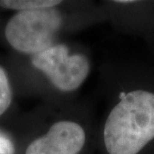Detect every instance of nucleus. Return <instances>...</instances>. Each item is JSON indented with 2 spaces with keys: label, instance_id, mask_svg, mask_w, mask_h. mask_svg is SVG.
I'll return each instance as SVG.
<instances>
[{
  "label": "nucleus",
  "instance_id": "1",
  "mask_svg": "<svg viewBox=\"0 0 154 154\" xmlns=\"http://www.w3.org/2000/svg\"><path fill=\"white\" fill-rule=\"evenodd\" d=\"M154 140V91L122 92L104 123L108 154H139Z\"/></svg>",
  "mask_w": 154,
  "mask_h": 154
},
{
  "label": "nucleus",
  "instance_id": "2",
  "mask_svg": "<svg viewBox=\"0 0 154 154\" xmlns=\"http://www.w3.org/2000/svg\"><path fill=\"white\" fill-rule=\"evenodd\" d=\"M62 21V15L56 7L20 11L8 20L5 37L15 50L35 55L54 44Z\"/></svg>",
  "mask_w": 154,
  "mask_h": 154
},
{
  "label": "nucleus",
  "instance_id": "3",
  "mask_svg": "<svg viewBox=\"0 0 154 154\" xmlns=\"http://www.w3.org/2000/svg\"><path fill=\"white\" fill-rule=\"evenodd\" d=\"M32 65L42 71L54 87L72 92L81 86L90 72V61L82 53H70L65 44H53L33 55Z\"/></svg>",
  "mask_w": 154,
  "mask_h": 154
},
{
  "label": "nucleus",
  "instance_id": "4",
  "mask_svg": "<svg viewBox=\"0 0 154 154\" xmlns=\"http://www.w3.org/2000/svg\"><path fill=\"white\" fill-rule=\"evenodd\" d=\"M86 133L79 123L62 120L53 123L44 135L29 144L25 154H79Z\"/></svg>",
  "mask_w": 154,
  "mask_h": 154
},
{
  "label": "nucleus",
  "instance_id": "5",
  "mask_svg": "<svg viewBox=\"0 0 154 154\" xmlns=\"http://www.w3.org/2000/svg\"><path fill=\"white\" fill-rule=\"evenodd\" d=\"M62 3L58 0H0V6L17 11H33L55 8Z\"/></svg>",
  "mask_w": 154,
  "mask_h": 154
},
{
  "label": "nucleus",
  "instance_id": "6",
  "mask_svg": "<svg viewBox=\"0 0 154 154\" xmlns=\"http://www.w3.org/2000/svg\"><path fill=\"white\" fill-rule=\"evenodd\" d=\"M12 101V90L5 69L0 66V116L6 112Z\"/></svg>",
  "mask_w": 154,
  "mask_h": 154
},
{
  "label": "nucleus",
  "instance_id": "7",
  "mask_svg": "<svg viewBox=\"0 0 154 154\" xmlns=\"http://www.w3.org/2000/svg\"><path fill=\"white\" fill-rule=\"evenodd\" d=\"M15 146L14 143L8 135L0 131V154H14Z\"/></svg>",
  "mask_w": 154,
  "mask_h": 154
},
{
  "label": "nucleus",
  "instance_id": "8",
  "mask_svg": "<svg viewBox=\"0 0 154 154\" xmlns=\"http://www.w3.org/2000/svg\"><path fill=\"white\" fill-rule=\"evenodd\" d=\"M114 3H117V4H131V3H136V1H131V0H119V1H114Z\"/></svg>",
  "mask_w": 154,
  "mask_h": 154
}]
</instances>
